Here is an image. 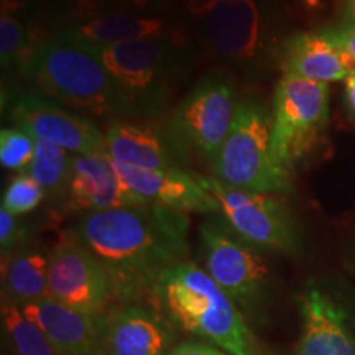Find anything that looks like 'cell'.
Segmentation results:
<instances>
[{
	"instance_id": "6da1fadb",
	"label": "cell",
	"mask_w": 355,
	"mask_h": 355,
	"mask_svg": "<svg viewBox=\"0 0 355 355\" xmlns=\"http://www.w3.org/2000/svg\"><path fill=\"white\" fill-rule=\"evenodd\" d=\"M189 219L181 212L144 202L89 212L73 235L94 254L117 304L152 300L159 277L189 255Z\"/></svg>"
},
{
	"instance_id": "7a4b0ae2",
	"label": "cell",
	"mask_w": 355,
	"mask_h": 355,
	"mask_svg": "<svg viewBox=\"0 0 355 355\" xmlns=\"http://www.w3.org/2000/svg\"><path fill=\"white\" fill-rule=\"evenodd\" d=\"M178 332L230 355H265L247 318L204 268L181 261L158 279L152 300Z\"/></svg>"
},
{
	"instance_id": "3957f363",
	"label": "cell",
	"mask_w": 355,
	"mask_h": 355,
	"mask_svg": "<svg viewBox=\"0 0 355 355\" xmlns=\"http://www.w3.org/2000/svg\"><path fill=\"white\" fill-rule=\"evenodd\" d=\"M20 73L35 92L86 117L137 119L97 51L60 33L38 44Z\"/></svg>"
},
{
	"instance_id": "277c9868",
	"label": "cell",
	"mask_w": 355,
	"mask_h": 355,
	"mask_svg": "<svg viewBox=\"0 0 355 355\" xmlns=\"http://www.w3.org/2000/svg\"><path fill=\"white\" fill-rule=\"evenodd\" d=\"M220 183L255 193L291 191L290 171L272 153V114L257 97H241L227 139L211 163Z\"/></svg>"
},
{
	"instance_id": "5b68a950",
	"label": "cell",
	"mask_w": 355,
	"mask_h": 355,
	"mask_svg": "<svg viewBox=\"0 0 355 355\" xmlns=\"http://www.w3.org/2000/svg\"><path fill=\"white\" fill-rule=\"evenodd\" d=\"M239 101L234 79L222 71H212L191 89L162 128L181 163L211 166L232 128Z\"/></svg>"
},
{
	"instance_id": "8992f818",
	"label": "cell",
	"mask_w": 355,
	"mask_h": 355,
	"mask_svg": "<svg viewBox=\"0 0 355 355\" xmlns=\"http://www.w3.org/2000/svg\"><path fill=\"white\" fill-rule=\"evenodd\" d=\"M199 248L204 272L237 304L247 321L255 322L272 277L265 252L239 237L220 216L199 225Z\"/></svg>"
},
{
	"instance_id": "52a82bcc",
	"label": "cell",
	"mask_w": 355,
	"mask_h": 355,
	"mask_svg": "<svg viewBox=\"0 0 355 355\" xmlns=\"http://www.w3.org/2000/svg\"><path fill=\"white\" fill-rule=\"evenodd\" d=\"M139 119L162 115L168 92L183 63L171 37H150L97 51Z\"/></svg>"
},
{
	"instance_id": "ba28073f",
	"label": "cell",
	"mask_w": 355,
	"mask_h": 355,
	"mask_svg": "<svg viewBox=\"0 0 355 355\" xmlns=\"http://www.w3.org/2000/svg\"><path fill=\"white\" fill-rule=\"evenodd\" d=\"M219 204V216L239 237L265 252L295 255L300 235L286 204L268 193L239 189L220 183L214 176L193 173Z\"/></svg>"
},
{
	"instance_id": "9c48e42d",
	"label": "cell",
	"mask_w": 355,
	"mask_h": 355,
	"mask_svg": "<svg viewBox=\"0 0 355 355\" xmlns=\"http://www.w3.org/2000/svg\"><path fill=\"white\" fill-rule=\"evenodd\" d=\"M329 121V86L298 76L277 84L272 112V153L290 171L321 140Z\"/></svg>"
},
{
	"instance_id": "30bf717a",
	"label": "cell",
	"mask_w": 355,
	"mask_h": 355,
	"mask_svg": "<svg viewBox=\"0 0 355 355\" xmlns=\"http://www.w3.org/2000/svg\"><path fill=\"white\" fill-rule=\"evenodd\" d=\"M48 296L92 318L114 308L107 272L74 235L64 237L50 254Z\"/></svg>"
},
{
	"instance_id": "8fae6325",
	"label": "cell",
	"mask_w": 355,
	"mask_h": 355,
	"mask_svg": "<svg viewBox=\"0 0 355 355\" xmlns=\"http://www.w3.org/2000/svg\"><path fill=\"white\" fill-rule=\"evenodd\" d=\"M10 122L33 139L51 141L74 155H105V133L91 119L35 91L13 97Z\"/></svg>"
},
{
	"instance_id": "7c38bea8",
	"label": "cell",
	"mask_w": 355,
	"mask_h": 355,
	"mask_svg": "<svg viewBox=\"0 0 355 355\" xmlns=\"http://www.w3.org/2000/svg\"><path fill=\"white\" fill-rule=\"evenodd\" d=\"M99 321L104 355H170L180 344L175 326L152 304H117Z\"/></svg>"
},
{
	"instance_id": "4fadbf2b",
	"label": "cell",
	"mask_w": 355,
	"mask_h": 355,
	"mask_svg": "<svg viewBox=\"0 0 355 355\" xmlns=\"http://www.w3.org/2000/svg\"><path fill=\"white\" fill-rule=\"evenodd\" d=\"M112 162L122 183L144 202L189 214H219V204L199 184L193 173L184 170H141Z\"/></svg>"
},
{
	"instance_id": "5bb4252c",
	"label": "cell",
	"mask_w": 355,
	"mask_h": 355,
	"mask_svg": "<svg viewBox=\"0 0 355 355\" xmlns=\"http://www.w3.org/2000/svg\"><path fill=\"white\" fill-rule=\"evenodd\" d=\"M298 355H355V331L343 306L318 286L300 293Z\"/></svg>"
},
{
	"instance_id": "9a60e30c",
	"label": "cell",
	"mask_w": 355,
	"mask_h": 355,
	"mask_svg": "<svg viewBox=\"0 0 355 355\" xmlns=\"http://www.w3.org/2000/svg\"><path fill=\"white\" fill-rule=\"evenodd\" d=\"M260 24L255 0H219L206 15L204 38L217 58L245 64L259 53Z\"/></svg>"
},
{
	"instance_id": "2e32d148",
	"label": "cell",
	"mask_w": 355,
	"mask_h": 355,
	"mask_svg": "<svg viewBox=\"0 0 355 355\" xmlns=\"http://www.w3.org/2000/svg\"><path fill=\"white\" fill-rule=\"evenodd\" d=\"M66 199L71 211L86 214L144 204L122 183L107 155H74Z\"/></svg>"
},
{
	"instance_id": "e0dca14e",
	"label": "cell",
	"mask_w": 355,
	"mask_h": 355,
	"mask_svg": "<svg viewBox=\"0 0 355 355\" xmlns=\"http://www.w3.org/2000/svg\"><path fill=\"white\" fill-rule=\"evenodd\" d=\"M20 309L38 324L58 355H104L99 318L79 313L50 296Z\"/></svg>"
},
{
	"instance_id": "ac0fdd59",
	"label": "cell",
	"mask_w": 355,
	"mask_h": 355,
	"mask_svg": "<svg viewBox=\"0 0 355 355\" xmlns=\"http://www.w3.org/2000/svg\"><path fill=\"white\" fill-rule=\"evenodd\" d=\"M105 155L141 170H183L165 133L130 119H112L105 132Z\"/></svg>"
},
{
	"instance_id": "d6986e66",
	"label": "cell",
	"mask_w": 355,
	"mask_h": 355,
	"mask_svg": "<svg viewBox=\"0 0 355 355\" xmlns=\"http://www.w3.org/2000/svg\"><path fill=\"white\" fill-rule=\"evenodd\" d=\"M282 68L285 76L326 84L343 81L355 74V64L322 32L300 33L288 40L283 48Z\"/></svg>"
},
{
	"instance_id": "ffe728a7",
	"label": "cell",
	"mask_w": 355,
	"mask_h": 355,
	"mask_svg": "<svg viewBox=\"0 0 355 355\" xmlns=\"http://www.w3.org/2000/svg\"><path fill=\"white\" fill-rule=\"evenodd\" d=\"M165 28L166 24L163 19L110 12L83 24L66 26L60 35L91 50L101 51L135 40L162 37Z\"/></svg>"
},
{
	"instance_id": "44dd1931",
	"label": "cell",
	"mask_w": 355,
	"mask_h": 355,
	"mask_svg": "<svg viewBox=\"0 0 355 355\" xmlns=\"http://www.w3.org/2000/svg\"><path fill=\"white\" fill-rule=\"evenodd\" d=\"M50 254L38 247L21 245L2 263L3 301L25 306L48 296Z\"/></svg>"
},
{
	"instance_id": "7402d4cb",
	"label": "cell",
	"mask_w": 355,
	"mask_h": 355,
	"mask_svg": "<svg viewBox=\"0 0 355 355\" xmlns=\"http://www.w3.org/2000/svg\"><path fill=\"white\" fill-rule=\"evenodd\" d=\"M73 157L74 155H69L63 146L46 140H37L33 159L24 171L42 186L48 196H61L66 194L68 188Z\"/></svg>"
},
{
	"instance_id": "603a6c76",
	"label": "cell",
	"mask_w": 355,
	"mask_h": 355,
	"mask_svg": "<svg viewBox=\"0 0 355 355\" xmlns=\"http://www.w3.org/2000/svg\"><path fill=\"white\" fill-rule=\"evenodd\" d=\"M2 334L10 355H58L37 322L20 306L2 303Z\"/></svg>"
},
{
	"instance_id": "cb8c5ba5",
	"label": "cell",
	"mask_w": 355,
	"mask_h": 355,
	"mask_svg": "<svg viewBox=\"0 0 355 355\" xmlns=\"http://www.w3.org/2000/svg\"><path fill=\"white\" fill-rule=\"evenodd\" d=\"M28 28L13 15L0 17V61L3 69H21L35 51Z\"/></svg>"
},
{
	"instance_id": "d4e9b609",
	"label": "cell",
	"mask_w": 355,
	"mask_h": 355,
	"mask_svg": "<svg viewBox=\"0 0 355 355\" xmlns=\"http://www.w3.org/2000/svg\"><path fill=\"white\" fill-rule=\"evenodd\" d=\"M46 196L44 189L32 176L20 171L7 184L2 196V207L13 216H24L37 209Z\"/></svg>"
},
{
	"instance_id": "484cf974",
	"label": "cell",
	"mask_w": 355,
	"mask_h": 355,
	"mask_svg": "<svg viewBox=\"0 0 355 355\" xmlns=\"http://www.w3.org/2000/svg\"><path fill=\"white\" fill-rule=\"evenodd\" d=\"M37 139L20 128H2L0 132V165L6 170L24 171L33 159Z\"/></svg>"
},
{
	"instance_id": "4316f807",
	"label": "cell",
	"mask_w": 355,
	"mask_h": 355,
	"mask_svg": "<svg viewBox=\"0 0 355 355\" xmlns=\"http://www.w3.org/2000/svg\"><path fill=\"white\" fill-rule=\"evenodd\" d=\"M109 0H51V6L66 26H73L102 15Z\"/></svg>"
},
{
	"instance_id": "83f0119b",
	"label": "cell",
	"mask_w": 355,
	"mask_h": 355,
	"mask_svg": "<svg viewBox=\"0 0 355 355\" xmlns=\"http://www.w3.org/2000/svg\"><path fill=\"white\" fill-rule=\"evenodd\" d=\"M21 239H24V229L17 216L7 209H0V255H2V263L10 259L17 250L21 247Z\"/></svg>"
},
{
	"instance_id": "f1b7e54d",
	"label": "cell",
	"mask_w": 355,
	"mask_h": 355,
	"mask_svg": "<svg viewBox=\"0 0 355 355\" xmlns=\"http://www.w3.org/2000/svg\"><path fill=\"white\" fill-rule=\"evenodd\" d=\"M321 32L324 33V37L334 44L337 50L344 53L355 64V25L344 24L337 26V28H327L321 30Z\"/></svg>"
},
{
	"instance_id": "f546056e",
	"label": "cell",
	"mask_w": 355,
	"mask_h": 355,
	"mask_svg": "<svg viewBox=\"0 0 355 355\" xmlns=\"http://www.w3.org/2000/svg\"><path fill=\"white\" fill-rule=\"evenodd\" d=\"M170 355H230L224 350L214 347L206 343H196V340H189V343H180L176 347L171 350Z\"/></svg>"
},
{
	"instance_id": "4dcf8cb0",
	"label": "cell",
	"mask_w": 355,
	"mask_h": 355,
	"mask_svg": "<svg viewBox=\"0 0 355 355\" xmlns=\"http://www.w3.org/2000/svg\"><path fill=\"white\" fill-rule=\"evenodd\" d=\"M219 0H184V8L191 15H207Z\"/></svg>"
},
{
	"instance_id": "1f68e13d",
	"label": "cell",
	"mask_w": 355,
	"mask_h": 355,
	"mask_svg": "<svg viewBox=\"0 0 355 355\" xmlns=\"http://www.w3.org/2000/svg\"><path fill=\"white\" fill-rule=\"evenodd\" d=\"M0 2H2V13L13 17L33 7V0H0Z\"/></svg>"
},
{
	"instance_id": "d6a6232c",
	"label": "cell",
	"mask_w": 355,
	"mask_h": 355,
	"mask_svg": "<svg viewBox=\"0 0 355 355\" xmlns=\"http://www.w3.org/2000/svg\"><path fill=\"white\" fill-rule=\"evenodd\" d=\"M175 0H127L128 6H132L137 10H159V8H165Z\"/></svg>"
},
{
	"instance_id": "836d02e7",
	"label": "cell",
	"mask_w": 355,
	"mask_h": 355,
	"mask_svg": "<svg viewBox=\"0 0 355 355\" xmlns=\"http://www.w3.org/2000/svg\"><path fill=\"white\" fill-rule=\"evenodd\" d=\"M345 94H347V101L350 109L355 114V74H350V76L345 79Z\"/></svg>"
},
{
	"instance_id": "e575fe53",
	"label": "cell",
	"mask_w": 355,
	"mask_h": 355,
	"mask_svg": "<svg viewBox=\"0 0 355 355\" xmlns=\"http://www.w3.org/2000/svg\"><path fill=\"white\" fill-rule=\"evenodd\" d=\"M345 24L355 25V0H345Z\"/></svg>"
}]
</instances>
